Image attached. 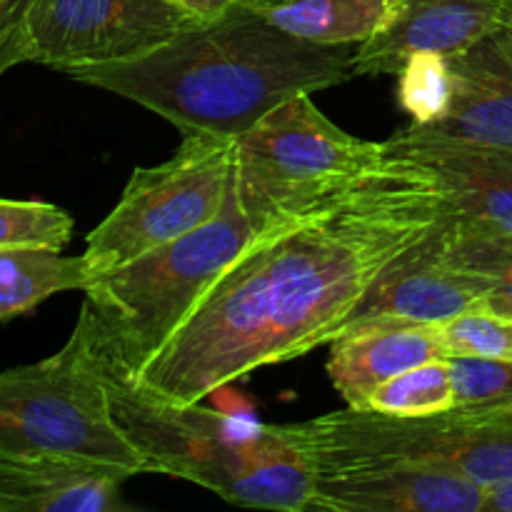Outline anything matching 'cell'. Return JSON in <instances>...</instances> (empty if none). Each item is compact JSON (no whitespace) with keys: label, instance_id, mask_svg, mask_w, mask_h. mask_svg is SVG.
<instances>
[{"label":"cell","instance_id":"obj_28","mask_svg":"<svg viewBox=\"0 0 512 512\" xmlns=\"http://www.w3.org/2000/svg\"><path fill=\"white\" fill-rule=\"evenodd\" d=\"M265 3H278V0H265Z\"/></svg>","mask_w":512,"mask_h":512},{"label":"cell","instance_id":"obj_11","mask_svg":"<svg viewBox=\"0 0 512 512\" xmlns=\"http://www.w3.org/2000/svg\"><path fill=\"white\" fill-rule=\"evenodd\" d=\"M385 143L423 163L440 180L460 225L512 238V148L433 138L410 125Z\"/></svg>","mask_w":512,"mask_h":512},{"label":"cell","instance_id":"obj_24","mask_svg":"<svg viewBox=\"0 0 512 512\" xmlns=\"http://www.w3.org/2000/svg\"><path fill=\"white\" fill-rule=\"evenodd\" d=\"M445 353L478 355V358L510 360L512 363V318L493 310H470L438 325Z\"/></svg>","mask_w":512,"mask_h":512},{"label":"cell","instance_id":"obj_30","mask_svg":"<svg viewBox=\"0 0 512 512\" xmlns=\"http://www.w3.org/2000/svg\"><path fill=\"white\" fill-rule=\"evenodd\" d=\"M510 3H512V0H510Z\"/></svg>","mask_w":512,"mask_h":512},{"label":"cell","instance_id":"obj_12","mask_svg":"<svg viewBox=\"0 0 512 512\" xmlns=\"http://www.w3.org/2000/svg\"><path fill=\"white\" fill-rule=\"evenodd\" d=\"M448 223L440 225L433 235L415 245L403 260H398L368 290V295L360 300L345 325L375 318L440 325L445 320L470 313V310L483 308L493 283L473 270L448 263L440 255L438 238L440 230Z\"/></svg>","mask_w":512,"mask_h":512},{"label":"cell","instance_id":"obj_3","mask_svg":"<svg viewBox=\"0 0 512 512\" xmlns=\"http://www.w3.org/2000/svg\"><path fill=\"white\" fill-rule=\"evenodd\" d=\"M93 360L115 420L145 458L148 473L188 480L243 508L313 510V468L278 425L258 423L253 413L173 403L98 355Z\"/></svg>","mask_w":512,"mask_h":512},{"label":"cell","instance_id":"obj_17","mask_svg":"<svg viewBox=\"0 0 512 512\" xmlns=\"http://www.w3.org/2000/svg\"><path fill=\"white\" fill-rule=\"evenodd\" d=\"M270 23L323 45H360L385 23L398 0H250Z\"/></svg>","mask_w":512,"mask_h":512},{"label":"cell","instance_id":"obj_10","mask_svg":"<svg viewBox=\"0 0 512 512\" xmlns=\"http://www.w3.org/2000/svg\"><path fill=\"white\" fill-rule=\"evenodd\" d=\"M512 15L510 0H398L385 23L358 45L355 75H398L418 53H465Z\"/></svg>","mask_w":512,"mask_h":512},{"label":"cell","instance_id":"obj_27","mask_svg":"<svg viewBox=\"0 0 512 512\" xmlns=\"http://www.w3.org/2000/svg\"><path fill=\"white\" fill-rule=\"evenodd\" d=\"M493 418H500V420H512V410H508V413H503V415H493Z\"/></svg>","mask_w":512,"mask_h":512},{"label":"cell","instance_id":"obj_6","mask_svg":"<svg viewBox=\"0 0 512 512\" xmlns=\"http://www.w3.org/2000/svg\"><path fill=\"white\" fill-rule=\"evenodd\" d=\"M388 158V145L338 128L308 93L285 100L235 140L233 188L255 235L308 213Z\"/></svg>","mask_w":512,"mask_h":512},{"label":"cell","instance_id":"obj_23","mask_svg":"<svg viewBox=\"0 0 512 512\" xmlns=\"http://www.w3.org/2000/svg\"><path fill=\"white\" fill-rule=\"evenodd\" d=\"M455 408L473 415H503L512 410V363L510 360L450 355Z\"/></svg>","mask_w":512,"mask_h":512},{"label":"cell","instance_id":"obj_20","mask_svg":"<svg viewBox=\"0 0 512 512\" xmlns=\"http://www.w3.org/2000/svg\"><path fill=\"white\" fill-rule=\"evenodd\" d=\"M453 408L455 393L448 358H438L385 380L370 393L363 408L355 410L393 415V418H428V415L448 413Z\"/></svg>","mask_w":512,"mask_h":512},{"label":"cell","instance_id":"obj_13","mask_svg":"<svg viewBox=\"0 0 512 512\" xmlns=\"http://www.w3.org/2000/svg\"><path fill=\"white\" fill-rule=\"evenodd\" d=\"M488 488L465 475L423 465H380L315 475L313 510L485 512Z\"/></svg>","mask_w":512,"mask_h":512},{"label":"cell","instance_id":"obj_21","mask_svg":"<svg viewBox=\"0 0 512 512\" xmlns=\"http://www.w3.org/2000/svg\"><path fill=\"white\" fill-rule=\"evenodd\" d=\"M455 95L453 65L448 55H410L398 73V103L413 125H435L450 113Z\"/></svg>","mask_w":512,"mask_h":512},{"label":"cell","instance_id":"obj_1","mask_svg":"<svg viewBox=\"0 0 512 512\" xmlns=\"http://www.w3.org/2000/svg\"><path fill=\"white\" fill-rule=\"evenodd\" d=\"M450 218L440 180L388 148L348 188L255 235L130 378L193 405L265 365L303 358L330 343L368 290Z\"/></svg>","mask_w":512,"mask_h":512},{"label":"cell","instance_id":"obj_22","mask_svg":"<svg viewBox=\"0 0 512 512\" xmlns=\"http://www.w3.org/2000/svg\"><path fill=\"white\" fill-rule=\"evenodd\" d=\"M68 210L43 200L0 198V250H55L63 253L73 238Z\"/></svg>","mask_w":512,"mask_h":512},{"label":"cell","instance_id":"obj_16","mask_svg":"<svg viewBox=\"0 0 512 512\" xmlns=\"http://www.w3.org/2000/svg\"><path fill=\"white\" fill-rule=\"evenodd\" d=\"M328 345L325 368L348 408H363L378 385L403 370L448 358L438 325L398 318L343 325Z\"/></svg>","mask_w":512,"mask_h":512},{"label":"cell","instance_id":"obj_2","mask_svg":"<svg viewBox=\"0 0 512 512\" xmlns=\"http://www.w3.org/2000/svg\"><path fill=\"white\" fill-rule=\"evenodd\" d=\"M355 50L295 38L250 0H228L145 53L78 68L68 78L143 105L183 138L238 140L285 100L353 78Z\"/></svg>","mask_w":512,"mask_h":512},{"label":"cell","instance_id":"obj_5","mask_svg":"<svg viewBox=\"0 0 512 512\" xmlns=\"http://www.w3.org/2000/svg\"><path fill=\"white\" fill-rule=\"evenodd\" d=\"M278 430L315 475L423 465L465 475L483 488L512 480V420L493 415L448 410L428 418H393L345 408Z\"/></svg>","mask_w":512,"mask_h":512},{"label":"cell","instance_id":"obj_9","mask_svg":"<svg viewBox=\"0 0 512 512\" xmlns=\"http://www.w3.org/2000/svg\"><path fill=\"white\" fill-rule=\"evenodd\" d=\"M195 15L178 0H20L0 15V78L23 63L70 75L133 58Z\"/></svg>","mask_w":512,"mask_h":512},{"label":"cell","instance_id":"obj_25","mask_svg":"<svg viewBox=\"0 0 512 512\" xmlns=\"http://www.w3.org/2000/svg\"><path fill=\"white\" fill-rule=\"evenodd\" d=\"M485 510H490V512H512V480L488 488Z\"/></svg>","mask_w":512,"mask_h":512},{"label":"cell","instance_id":"obj_15","mask_svg":"<svg viewBox=\"0 0 512 512\" xmlns=\"http://www.w3.org/2000/svg\"><path fill=\"white\" fill-rule=\"evenodd\" d=\"M113 465L60 455L0 453V512H125L123 483Z\"/></svg>","mask_w":512,"mask_h":512},{"label":"cell","instance_id":"obj_26","mask_svg":"<svg viewBox=\"0 0 512 512\" xmlns=\"http://www.w3.org/2000/svg\"><path fill=\"white\" fill-rule=\"evenodd\" d=\"M18 3H20V0H5V5H3V8H0V15H5V13H8V10H13Z\"/></svg>","mask_w":512,"mask_h":512},{"label":"cell","instance_id":"obj_29","mask_svg":"<svg viewBox=\"0 0 512 512\" xmlns=\"http://www.w3.org/2000/svg\"><path fill=\"white\" fill-rule=\"evenodd\" d=\"M3 5H5V0H0V8H3Z\"/></svg>","mask_w":512,"mask_h":512},{"label":"cell","instance_id":"obj_4","mask_svg":"<svg viewBox=\"0 0 512 512\" xmlns=\"http://www.w3.org/2000/svg\"><path fill=\"white\" fill-rule=\"evenodd\" d=\"M253 238L233 188L223 213L208 225L93 275L75 323L90 353L128 375L138 373Z\"/></svg>","mask_w":512,"mask_h":512},{"label":"cell","instance_id":"obj_14","mask_svg":"<svg viewBox=\"0 0 512 512\" xmlns=\"http://www.w3.org/2000/svg\"><path fill=\"white\" fill-rule=\"evenodd\" d=\"M453 108L440 123L413 125L433 138L512 148V15L495 33L450 58Z\"/></svg>","mask_w":512,"mask_h":512},{"label":"cell","instance_id":"obj_7","mask_svg":"<svg viewBox=\"0 0 512 512\" xmlns=\"http://www.w3.org/2000/svg\"><path fill=\"white\" fill-rule=\"evenodd\" d=\"M0 453L60 455L148 473L115 420L83 333L50 358L0 373Z\"/></svg>","mask_w":512,"mask_h":512},{"label":"cell","instance_id":"obj_8","mask_svg":"<svg viewBox=\"0 0 512 512\" xmlns=\"http://www.w3.org/2000/svg\"><path fill=\"white\" fill-rule=\"evenodd\" d=\"M235 140L185 135L165 163L135 168L108 218L90 230L88 280L203 228L233 190Z\"/></svg>","mask_w":512,"mask_h":512},{"label":"cell","instance_id":"obj_19","mask_svg":"<svg viewBox=\"0 0 512 512\" xmlns=\"http://www.w3.org/2000/svg\"><path fill=\"white\" fill-rule=\"evenodd\" d=\"M438 250L448 263L473 270L493 283L483 310L512 318V238L465 228L453 218L440 230Z\"/></svg>","mask_w":512,"mask_h":512},{"label":"cell","instance_id":"obj_18","mask_svg":"<svg viewBox=\"0 0 512 512\" xmlns=\"http://www.w3.org/2000/svg\"><path fill=\"white\" fill-rule=\"evenodd\" d=\"M88 285L83 255L55 250H0V323L20 318L48 298Z\"/></svg>","mask_w":512,"mask_h":512}]
</instances>
